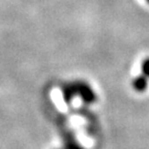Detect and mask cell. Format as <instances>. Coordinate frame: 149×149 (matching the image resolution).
<instances>
[{"label": "cell", "mask_w": 149, "mask_h": 149, "mask_svg": "<svg viewBox=\"0 0 149 149\" xmlns=\"http://www.w3.org/2000/svg\"><path fill=\"white\" fill-rule=\"evenodd\" d=\"M62 96L66 104H70L74 96H80L85 104H93L96 100L93 89L87 83L81 81L65 84L62 87Z\"/></svg>", "instance_id": "6da1fadb"}, {"label": "cell", "mask_w": 149, "mask_h": 149, "mask_svg": "<svg viewBox=\"0 0 149 149\" xmlns=\"http://www.w3.org/2000/svg\"><path fill=\"white\" fill-rule=\"evenodd\" d=\"M148 86V80L145 74L139 76L133 81V87L138 92H144Z\"/></svg>", "instance_id": "7a4b0ae2"}, {"label": "cell", "mask_w": 149, "mask_h": 149, "mask_svg": "<svg viewBox=\"0 0 149 149\" xmlns=\"http://www.w3.org/2000/svg\"><path fill=\"white\" fill-rule=\"evenodd\" d=\"M146 1H147V2H148V3H149V0H146Z\"/></svg>", "instance_id": "5b68a950"}, {"label": "cell", "mask_w": 149, "mask_h": 149, "mask_svg": "<svg viewBox=\"0 0 149 149\" xmlns=\"http://www.w3.org/2000/svg\"><path fill=\"white\" fill-rule=\"evenodd\" d=\"M65 149H84L72 137H68L65 140Z\"/></svg>", "instance_id": "3957f363"}, {"label": "cell", "mask_w": 149, "mask_h": 149, "mask_svg": "<svg viewBox=\"0 0 149 149\" xmlns=\"http://www.w3.org/2000/svg\"><path fill=\"white\" fill-rule=\"evenodd\" d=\"M142 72L143 74H145L147 78H149V57L146 59H144L142 62Z\"/></svg>", "instance_id": "277c9868"}]
</instances>
